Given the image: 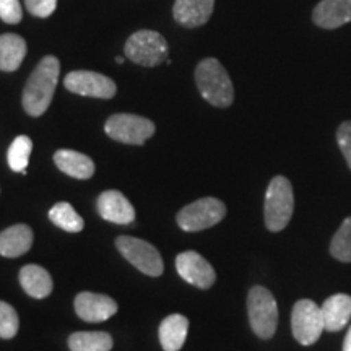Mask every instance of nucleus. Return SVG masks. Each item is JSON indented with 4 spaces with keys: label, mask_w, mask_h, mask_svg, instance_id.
<instances>
[{
    "label": "nucleus",
    "mask_w": 351,
    "mask_h": 351,
    "mask_svg": "<svg viewBox=\"0 0 351 351\" xmlns=\"http://www.w3.org/2000/svg\"><path fill=\"white\" fill-rule=\"evenodd\" d=\"M189 320L181 314H171L160 326V341L165 351H179L187 339Z\"/></svg>",
    "instance_id": "obj_19"
},
{
    "label": "nucleus",
    "mask_w": 351,
    "mask_h": 351,
    "mask_svg": "<svg viewBox=\"0 0 351 351\" xmlns=\"http://www.w3.org/2000/svg\"><path fill=\"white\" fill-rule=\"evenodd\" d=\"M33 231L26 225H13L0 232V256L20 257L32 249Z\"/></svg>",
    "instance_id": "obj_16"
},
{
    "label": "nucleus",
    "mask_w": 351,
    "mask_h": 351,
    "mask_svg": "<svg viewBox=\"0 0 351 351\" xmlns=\"http://www.w3.org/2000/svg\"><path fill=\"white\" fill-rule=\"evenodd\" d=\"M26 10L38 19H47L54 13L57 0H25Z\"/></svg>",
    "instance_id": "obj_28"
},
{
    "label": "nucleus",
    "mask_w": 351,
    "mask_h": 351,
    "mask_svg": "<svg viewBox=\"0 0 351 351\" xmlns=\"http://www.w3.org/2000/svg\"><path fill=\"white\" fill-rule=\"evenodd\" d=\"M64 85L72 93L88 98L111 99L116 96L117 86L111 78L90 70H75L64 78Z\"/></svg>",
    "instance_id": "obj_10"
},
{
    "label": "nucleus",
    "mask_w": 351,
    "mask_h": 351,
    "mask_svg": "<svg viewBox=\"0 0 351 351\" xmlns=\"http://www.w3.org/2000/svg\"><path fill=\"white\" fill-rule=\"evenodd\" d=\"M213 7L215 0H176L173 16L181 26L197 28L210 20Z\"/></svg>",
    "instance_id": "obj_15"
},
{
    "label": "nucleus",
    "mask_w": 351,
    "mask_h": 351,
    "mask_svg": "<svg viewBox=\"0 0 351 351\" xmlns=\"http://www.w3.org/2000/svg\"><path fill=\"white\" fill-rule=\"evenodd\" d=\"M60 62L54 56H46L29 75L23 90V108L33 117L43 116L51 106L57 82H59Z\"/></svg>",
    "instance_id": "obj_1"
},
{
    "label": "nucleus",
    "mask_w": 351,
    "mask_h": 351,
    "mask_svg": "<svg viewBox=\"0 0 351 351\" xmlns=\"http://www.w3.org/2000/svg\"><path fill=\"white\" fill-rule=\"evenodd\" d=\"M125 57L143 67H156L168 60V43L160 33L152 29H140L127 39Z\"/></svg>",
    "instance_id": "obj_5"
},
{
    "label": "nucleus",
    "mask_w": 351,
    "mask_h": 351,
    "mask_svg": "<svg viewBox=\"0 0 351 351\" xmlns=\"http://www.w3.org/2000/svg\"><path fill=\"white\" fill-rule=\"evenodd\" d=\"M75 311L86 322H104L117 313V302L109 296L85 291L75 298Z\"/></svg>",
    "instance_id": "obj_12"
},
{
    "label": "nucleus",
    "mask_w": 351,
    "mask_h": 351,
    "mask_svg": "<svg viewBox=\"0 0 351 351\" xmlns=\"http://www.w3.org/2000/svg\"><path fill=\"white\" fill-rule=\"evenodd\" d=\"M20 283L26 295L36 300L47 298L52 293V278L49 271L39 265H26L20 271Z\"/></svg>",
    "instance_id": "obj_20"
},
{
    "label": "nucleus",
    "mask_w": 351,
    "mask_h": 351,
    "mask_svg": "<svg viewBox=\"0 0 351 351\" xmlns=\"http://www.w3.org/2000/svg\"><path fill=\"white\" fill-rule=\"evenodd\" d=\"M49 219L56 226L62 228L64 231L69 232H78L83 230V218L75 212V208L67 202H60L56 204L54 207L49 210Z\"/></svg>",
    "instance_id": "obj_23"
},
{
    "label": "nucleus",
    "mask_w": 351,
    "mask_h": 351,
    "mask_svg": "<svg viewBox=\"0 0 351 351\" xmlns=\"http://www.w3.org/2000/svg\"><path fill=\"white\" fill-rule=\"evenodd\" d=\"M54 163L62 173L75 179H90L95 174V163L90 156L73 150H59L54 155Z\"/></svg>",
    "instance_id": "obj_18"
},
{
    "label": "nucleus",
    "mask_w": 351,
    "mask_h": 351,
    "mask_svg": "<svg viewBox=\"0 0 351 351\" xmlns=\"http://www.w3.org/2000/svg\"><path fill=\"white\" fill-rule=\"evenodd\" d=\"M343 351H351V326L348 328V332H346V337L343 341Z\"/></svg>",
    "instance_id": "obj_30"
},
{
    "label": "nucleus",
    "mask_w": 351,
    "mask_h": 351,
    "mask_svg": "<svg viewBox=\"0 0 351 351\" xmlns=\"http://www.w3.org/2000/svg\"><path fill=\"white\" fill-rule=\"evenodd\" d=\"M98 212L106 221L116 225H130L135 219V210L129 199L117 191H106L99 195Z\"/></svg>",
    "instance_id": "obj_13"
},
{
    "label": "nucleus",
    "mask_w": 351,
    "mask_h": 351,
    "mask_svg": "<svg viewBox=\"0 0 351 351\" xmlns=\"http://www.w3.org/2000/svg\"><path fill=\"white\" fill-rule=\"evenodd\" d=\"M291 330L301 345H314L326 330L322 309L317 302L311 300L298 301L291 313Z\"/></svg>",
    "instance_id": "obj_8"
},
{
    "label": "nucleus",
    "mask_w": 351,
    "mask_h": 351,
    "mask_svg": "<svg viewBox=\"0 0 351 351\" xmlns=\"http://www.w3.org/2000/svg\"><path fill=\"white\" fill-rule=\"evenodd\" d=\"M0 19L8 25H19L23 19L20 0H0Z\"/></svg>",
    "instance_id": "obj_27"
},
{
    "label": "nucleus",
    "mask_w": 351,
    "mask_h": 351,
    "mask_svg": "<svg viewBox=\"0 0 351 351\" xmlns=\"http://www.w3.org/2000/svg\"><path fill=\"white\" fill-rule=\"evenodd\" d=\"M26 56V41L19 34H0V70L15 72Z\"/></svg>",
    "instance_id": "obj_21"
},
{
    "label": "nucleus",
    "mask_w": 351,
    "mask_h": 351,
    "mask_svg": "<svg viewBox=\"0 0 351 351\" xmlns=\"http://www.w3.org/2000/svg\"><path fill=\"white\" fill-rule=\"evenodd\" d=\"M337 142L340 145V150L343 153L346 165L351 169V121L343 122L337 130Z\"/></svg>",
    "instance_id": "obj_29"
},
{
    "label": "nucleus",
    "mask_w": 351,
    "mask_h": 351,
    "mask_svg": "<svg viewBox=\"0 0 351 351\" xmlns=\"http://www.w3.org/2000/svg\"><path fill=\"white\" fill-rule=\"evenodd\" d=\"M20 319L8 302L0 301V339H13L19 332Z\"/></svg>",
    "instance_id": "obj_26"
},
{
    "label": "nucleus",
    "mask_w": 351,
    "mask_h": 351,
    "mask_svg": "<svg viewBox=\"0 0 351 351\" xmlns=\"http://www.w3.org/2000/svg\"><path fill=\"white\" fill-rule=\"evenodd\" d=\"M313 21L324 29H335L350 23L351 0H320L313 12Z\"/></svg>",
    "instance_id": "obj_14"
},
{
    "label": "nucleus",
    "mask_w": 351,
    "mask_h": 351,
    "mask_svg": "<svg viewBox=\"0 0 351 351\" xmlns=\"http://www.w3.org/2000/svg\"><path fill=\"white\" fill-rule=\"evenodd\" d=\"M70 351H111L112 339L106 332H77L69 339Z\"/></svg>",
    "instance_id": "obj_22"
},
{
    "label": "nucleus",
    "mask_w": 351,
    "mask_h": 351,
    "mask_svg": "<svg viewBox=\"0 0 351 351\" xmlns=\"http://www.w3.org/2000/svg\"><path fill=\"white\" fill-rule=\"evenodd\" d=\"M117 64H124V57H116Z\"/></svg>",
    "instance_id": "obj_31"
},
{
    "label": "nucleus",
    "mask_w": 351,
    "mask_h": 351,
    "mask_svg": "<svg viewBox=\"0 0 351 351\" xmlns=\"http://www.w3.org/2000/svg\"><path fill=\"white\" fill-rule=\"evenodd\" d=\"M116 247L132 265L137 267L145 275L160 276L163 274V258L155 245L147 241L132 236H121L116 241Z\"/></svg>",
    "instance_id": "obj_9"
},
{
    "label": "nucleus",
    "mask_w": 351,
    "mask_h": 351,
    "mask_svg": "<svg viewBox=\"0 0 351 351\" xmlns=\"http://www.w3.org/2000/svg\"><path fill=\"white\" fill-rule=\"evenodd\" d=\"M330 254L340 262H351V217L341 223L330 243Z\"/></svg>",
    "instance_id": "obj_25"
},
{
    "label": "nucleus",
    "mask_w": 351,
    "mask_h": 351,
    "mask_svg": "<svg viewBox=\"0 0 351 351\" xmlns=\"http://www.w3.org/2000/svg\"><path fill=\"white\" fill-rule=\"evenodd\" d=\"M249 322L261 339H271L278 326V306L271 293L263 287H254L247 296Z\"/></svg>",
    "instance_id": "obj_4"
},
{
    "label": "nucleus",
    "mask_w": 351,
    "mask_h": 351,
    "mask_svg": "<svg viewBox=\"0 0 351 351\" xmlns=\"http://www.w3.org/2000/svg\"><path fill=\"white\" fill-rule=\"evenodd\" d=\"M324 326L328 332H340L346 327L351 319V296L348 295H333L326 300L322 306Z\"/></svg>",
    "instance_id": "obj_17"
},
{
    "label": "nucleus",
    "mask_w": 351,
    "mask_h": 351,
    "mask_svg": "<svg viewBox=\"0 0 351 351\" xmlns=\"http://www.w3.org/2000/svg\"><path fill=\"white\" fill-rule=\"evenodd\" d=\"M295 210V195L291 182L276 176L269 184L265 194V225L270 231H282L288 226Z\"/></svg>",
    "instance_id": "obj_3"
},
{
    "label": "nucleus",
    "mask_w": 351,
    "mask_h": 351,
    "mask_svg": "<svg viewBox=\"0 0 351 351\" xmlns=\"http://www.w3.org/2000/svg\"><path fill=\"white\" fill-rule=\"evenodd\" d=\"M176 269H178V274L187 283L194 285V287L200 289L210 288L215 283V280H217V274H215L213 267L195 251H186L179 254L176 257Z\"/></svg>",
    "instance_id": "obj_11"
},
{
    "label": "nucleus",
    "mask_w": 351,
    "mask_h": 351,
    "mask_svg": "<svg viewBox=\"0 0 351 351\" xmlns=\"http://www.w3.org/2000/svg\"><path fill=\"white\" fill-rule=\"evenodd\" d=\"M32 150H33V142L32 138L26 137V135H20V137L13 140L7 153V160H8V166H10V169L15 171V173L26 174V168H28Z\"/></svg>",
    "instance_id": "obj_24"
},
{
    "label": "nucleus",
    "mask_w": 351,
    "mask_h": 351,
    "mask_svg": "<svg viewBox=\"0 0 351 351\" xmlns=\"http://www.w3.org/2000/svg\"><path fill=\"white\" fill-rule=\"evenodd\" d=\"M225 215L226 207L221 200L215 199V197H204L179 212L178 225L184 231L195 232L215 226L225 218Z\"/></svg>",
    "instance_id": "obj_6"
},
{
    "label": "nucleus",
    "mask_w": 351,
    "mask_h": 351,
    "mask_svg": "<svg viewBox=\"0 0 351 351\" xmlns=\"http://www.w3.org/2000/svg\"><path fill=\"white\" fill-rule=\"evenodd\" d=\"M104 132L116 142L143 145L155 134V124L135 114H114L104 124Z\"/></svg>",
    "instance_id": "obj_7"
},
{
    "label": "nucleus",
    "mask_w": 351,
    "mask_h": 351,
    "mask_svg": "<svg viewBox=\"0 0 351 351\" xmlns=\"http://www.w3.org/2000/svg\"><path fill=\"white\" fill-rule=\"evenodd\" d=\"M195 83L200 95L212 106L228 108L234 101V88L228 72L219 60L208 57L204 59L195 69Z\"/></svg>",
    "instance_id": "obj_2"
}]
</instances>
